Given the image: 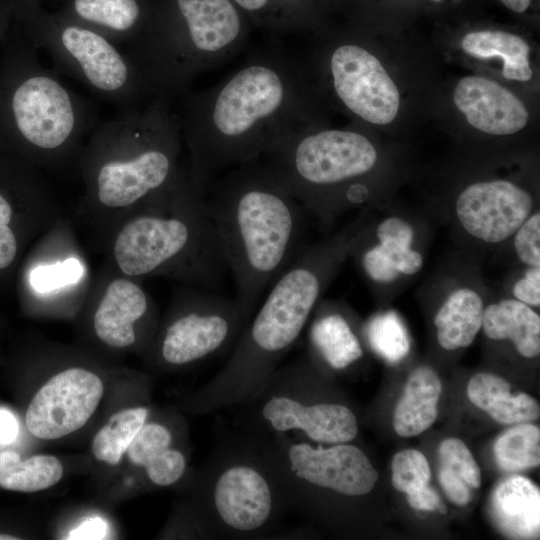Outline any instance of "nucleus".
Wrapping results in <instances>:
<instances>
[{
	"label": "nucleus",
	"mask_w": 540,
	"mask_h": 540,
	"mask_svg": "<svg viewBox=\"0 0 540 540\" xmlns=\"http://www.w3.org/2000/svg\"><path fill=\"white\" fill-rule=\"evenodd\" d=\"M173 440V434L165 424L145 422L127 448V457L133 465L144 468L173 447Z\"/></svg>",
	"instance_id": "obj_31"
},
{
	"label": "nucleus",
	"mask_w": 540,
	"mask_h": 540,
	"mask_svg": "<svg viewBox=\"0 0 540 540\" xmlns=\"http://www.w3.org/2000/svg\"><path fill=\"white\" fill-rule=\"evenodd\" d=\"M171 15L147 25L125 52L154 95L173 102L201 73L239 53L246 26L233 0H173Z\"/></svg>",
	"instance_id": "obj_6"
},
{
	"label": "nucleus",
	"mask_w": 540,
	"mask_h": 540,
	"mask_svg": "<svg viewBox=\"0 0 540 540\" xmlns=\"http://www.w3.org/2000/svg\"><path fill=\"white\" fill-rule=\"evenodd\" d=\"M103 383L83 368L66 369L53 376L33 397L26 425L37 438L52 440L80 429L96 410Z\"/></svg>",
	"instance_id": "obj_14"
},
{
	"label": "nucleus",
	"mask_w": 540,
	"mask_h": 540,
	"mask_svg": "<svg viewBox=\"0 0 540 540\" xmlns=\"http://www.w3.org/2000/svg\"><path fill=\"white\" fill-rule=\"evenodd\" d=\"M71 12L72 21L99 32L118 46H129L145 29L139 0H72Z\"/></svg>",
	"instance_id": "obj_19"
},
{
	"label": "nucleus",
	"mask_w": 540,
	"mask_h": 540,
	"mask_svg": "<svg viewBox=\"0 0 540 540\" xmlns=\"http://www.w3.org/2000/svg\"><path fill=\"white\" fill-rule=\"evenodd\" d=\"M290 511L282 487L250 434L220 442L202 473L199 515L212 539H254Z\"/></svg>",
	"instance_id": "obj_9"
},
{
	"label": "nucleus",
	"mask_w": 540,
	"mask_h": 540,
	"mask_svg": "<svg viewBox=\"0 0 540 540\" xmlns=\"http://www.w3.org/2000/svg\"><path fill=\"white\" fill-rule=\"evenodd\" d=\"M12 215L10 202L0 192V270L13 263L18 251L17 239L10 226Z\"/></svg>",
	"instance_id": "obj_37"
},
{
	"label": "nucleus",
	"mask_w": 540,
	"mask_h": 540,
	"mask_svg": "<svg viewBox=\"0 0 540 540\" xmlns=\"http://www.w3.org/2000/svg\"><path fill=\"white\" fill-rule=\"evenodd\" d=\"M316 100L308 69L279 48L257 50L220 83L186 91L174 102L191 183L205 194L222 171L257 161L318 124Z\"/></svg>",
	"instance_id": "obj_1"
},
{
	"label": "nucleus",
	"mask_w": 540,
	"mask_h": 540,
	"mask_svg": "<svg viewBox=\"0 0 540 540\" xmlns=\"http://www.w3.org/2000/svg\"><path fill=\"white\" fill-rule=\"evenodd\" d=\"M471 403L501 424H519L536 420L540 414L538 402L526 393L511 394L510 384L492 373L473 375L467 385Z\"/></svg>",
	"instance_id": "obj_24"
},
{
	"label": "nucleus",
	"mask_w": 540,
	"mask_h": 540,
	"mask_svg": "<svg viewBox=\"0 0 540 540\" xmlns=\"http://www.w3.org/2000/svg\"><path fill=\"white\" fill-rule=\"evenodd\" d=\"M453 101L470 126L487 134H515L529 121V111L523 101L485 76L469 75L460 79Z\"/></svg>",
	"instance_id": "obj_16"
},
{
	"label": "nucleus",
	"mask_w": 540,
	"mask_h": 540,
	"mask_svg": "<svg viewBox=\"0 0 540 540\" xmlns=\"http://www.w3.org/2000/svg\"><path fill=\"white\" fill-rule=\"evenodd\" d=\"M442 384L434 370L416 368L409 376L394 415L393 427L401 437H413L426 431L438 416Z\"/></svg>",
	"instance_id": "obj_20"
},
{
	"label": "nucleus",
	"mask_w": 540,
	"mask_h": 540,
	"mask_svg": "<svg viewBox=\"0 0 540 540\" xmlns=\"http://www.w3.org/2000/svg\"><path fill=\"white\" fill-rule=\"evenodd\" d=\"M491 513L497 526L512 538H536L540 530V491L528 478L510 476L491 495Z\"/></svg>",
	"instance_id": "obj_18"
},
{
	"label": "nucleus",
	"mask_w": 540,
	"mask_h": 540,
	"mask_svg": "<svg viewBox=\"0 0 540 540\" xmlns=\"http://www.w3.org/2000/svg\"><path fill=\"white\" fill-rule=\"evenodd\" d=\"M376 236L378 239L389 238L411 244L414 230L406 220L399 217H389L378 225Z\"/></svg>",
	"instance_id": "obj_40"
},
{
	"label": "nucleus",
	"mask_w": 540,
	"mask_h": 540,
	"mask_svg": "<svg viewBox=\"0 0 540 540\" xmlns=\"http://www.w3.org/2000/svg\"><path fill=\"white\" fill-rule=\"evenodd\" d=\"M497 465L505 471L516 472L536 467L540 463V430L525 423L503 432L495 441Z\"/></svg>",
	"instance_id": "obj_29"
},
{
	"label": "nucleus",
	"mask_w": 540,
	"mask_h": 540,
	"mask_svg": "<svg viewBox=\"0 0 540 540\" xmlns=\"http://www.w3.org/2000/svg\"><path fill=\"white\" fill-rule=\"evenodd\" d=\"M314 367L311 354L278 367L252 396L235 406L247 432L300 434L323 445L354 440L359 430L355 413L340 401L316 395Z\"/></svg>",
	"instance_id": "obj_10"
},
{
	"label": "nucleus",
	"mask_w": 540,
	"mask_h": 540,
	"mask_svg": "<svg viewBox=\"0 0 540 540\" xmlns=\"http://www.w3.org/2000/svg\"><path fill=\"white\" fill-rule=\"evenodd\" d=\"M187 459L184 453L174 447L169 448L145 467L148 479L156 486L166 487L179 481L185 473Z\"/></svg>",
	"instance_id": "obj_35"
},
{
	"label": "nucleus",
	"mask_w": 540,
	"mask_h": 540,
	"mask_svg": "<svg viewBox=\"0 0 540 540\" xmlns=\"http://www.w3.org/2000/svg\"><path fill=\"white\" fill-rule=\"evenodd\" d=\"M83 274V267L74 258L51 265H41L30 273V283L40 292H48L62 286L76 283Z\"/></svg>",
	"instance_id": "obj_34"
},
{
	"label": "nucleus",
	"mask_w": 540,
	"mask_h": 540,
	"mask_svg": "<svg viewBox=\"0 0 540 540\" xmlns=\"http://www.w3.org/2000/svg\"><path fill=\"white\" fill-rule=\"evenodd\" d=\"M379 243L366 249L361 256V265L366 275L377 283L394 281L399 274H416L423 265L421 254L410 248L411 244L389 239H378Z\"/></svg>",
	"instance_id": "obj_27"
},
{
	"label": "nucleus",
	"mask_w": 540,
	"mask_h": 540,
	"mask_svg": "<svg viewBox=\"0 0 540 540\" xmlns=\"http://www.w3.org/2000/svg\"><path fill=\"white\" fill-rule=\"evenodd\" d=\"M152 312L147 292L129 277L116 278L104 289L96 308L93 326L108 346L124 348L136 340L134 325Z\"/></svg>",
	"instance_id": "obj_17"
},
{
	"label": "nucleus",
	"mask_w": 540,
	"mask_h": 540,
	"mask_svg": "<svg viewBox=\"0 0 540 540\" xmlns=\"http://www.w3.org/2000/svg\"><path fill=\"white\" fill-rule=\"evenodd\" d=\"M442 465L457 473L469 487L481 485L480 468L465 443L458 438H447L439 447Z\"/></svg>",
	"instance_id": "obj_33"
},
{
	"label": "nucleus",
	"mask_w": 540,
	"mask_h": 540,
	"mask_svg": "<svg viewBox=\"0 0 540 540\" xmlns=\"http://www.w3.org/2000/svg\"><path fill=\"white\" fill-rule=\"evenodd\" d=\"M407 501L411 507L417 510L446 513V507L439 495L428 484L416 491L408 493Z\"/></svg>",
	"instance_id": "obj_41"
},
{
	"label": "nucleus",
	"mask_w": 540,
	"mask_h": 540,
	"mask_svg": "<svg viewBox=\"0 0 540 540\" xmlns=\"http://www.w3.org/2000/svg\"><path fill=\"white\" fill-rule=\"evenodd\" d=\"M391 469L394 488L406 494L427 485L431 478L425 455L416 449L397 452L392 459Z\"/></svg>",
	"instance_id": "obj_32"
},
{
	"label": "nucleus",
	"mask_w": 540,
	"mask_h": 540,
	"mask_svg": "<svg viewBox=\"0 0 540 540\" xmlns=\"http://www.w3.org/2000/svg\"><path fill=\"white\" fill-rule=\"evenodd\" d=\"M107 532V523L96 517L82 522L77 528L70 531L67 539H104Z\"/></svg>",
	"instance_id": "obj_42"
},
{
	"label": "nucleus",
	"mask_w": 540,
	"mask_h": 540,
	"mask_svg": "<svg viewBox=\"0 0 540 540\" xmlns=\"http://www.w3.org/2000/svg\"><path fill=\"white\" fill-rule=\"evenodd\" d=\"M384 2H389L388 5H391L394 1H401V0H383ZM410 1V0H408ZM422 2L423 4L426 3L430 6H443L447 0H418Z\"/></svg>",
	"instance_id": "obj_46"
},
{
	"label": "nucleus",
	"mask_w": 540,
	"mask_h": 540,
	"mask_svg": "<svg viewBox=\"0 0 540 540\" xmlns=\"http://www.w3.org/2000/svg\"><path fill=\"white\" fill-rule=\"evenodd\" d=\"M532 208L531 195L503 179L473 183L462 190L455 203L456 217L465 231L491 244L514 235Z\"/></svg>",
	"instance_id": "obj_15"
},
{
	"label": "nucleus",
	"mask_w": 540,
	"mask_h": 540,
	"mask_svg": "<svg viewBox=\"0 0 540 540\" xmlns=\"http://www.w3.org/2000/svg\"><path fill=\"white\" fill-rule=\"evenodd\" d=\"M205 199L236 288L251 317L265 291L304 251L305 208L260 161L231 168Z\"/></svg>",
	"instance_id": "obj_2"
},
{
	"label": "nucleus",
	"mask_w": 540,
	"mask_h": 540,
	"mask_svg": "<svg viewBox=\"0 0 540 540\" xmlns=\"http://www.w3.org/2000/svg\"><path fill=\"white\" fill-rule=\"evenodd\" d=\"M483 312V301L476 291H453L434 318L439 345L446 350L469 346L482 328Z\"/></svg>",
	"instance_id": "obj_25"
},
{
	"label": "nucleus",
	"mask_w": 540,
	"mask_h": 540,
	"mask_svg": "<svg viewBox=\"0 0 540 540\" xmlns=\"http://www.w3.org/2000/svg\"><path fill=\"white\" fill-rule=\"evenodd\" d=\"M317 61L325 87L344 110L374 125L394 121L400 108L399 89L371 50L358 41H335Z\"/></svg>",
	"instance_id": "obj_13"
},
{
	"label": "nucleus",
	"mask_w": 540,
	"mask_h": 540,
	"mask_svg": "<svg viewBox=\"0 0 540 540\" xmlns=\"http://www.w3.org/2000/svg\"><path fill=\"white\" fill-rule=\"evenodd\" d=\"M371 348L390 363H397L409 352L410 343L405 326L393 312L378 314L365 328Z\"/></svg>",
	"instance_id": "obj_30"
},
{
	"label": "nucleus",
	"mask_w": 540,
	"mask_h": 540,
	"mask_svg": "<svg viewBox=\"0 0 540 540\" xmlns=\"http://www.w3.org/2000/svg\"><path fill=\"white\" fill-rule=\"evenodd\" d=\"M39 20L30 27L31 44L48 53L58 74L78 80L122 113L155 96L128 55L104 35L71 19Z\"/></svg>",
	"instance_id": "obj_11"
},
{
	"label": "nucleus",
	"mask_w": 540,
	"mask_h": 540,
	"mask_svg": "<svg viewBox=\"0 0 540 540\" xmlns=\"http://www.w3.org/2000/svg\"><path fill=\"white\" fill-rule=\"evenodd\" d=\"M482 329L493 340H510L523 357L540 354V317L516 299H504L484 308Z\"/></svg>",
	"instance_id": "obj_23"
},
{
	"label": "nucleus",
	"mask_w": 540,
	"mask_h": 540,
	"mask_svg": "<svg viewBox=\"0 0 540 540\" xmlns=\"http://www.w3.org/2000/svg\"><path fill=\"white\" fill-rule=\"evenodd\" d=\"M180 296L157 345L161 361L182 367L231 351L250 318L239 303L199 290Z\"/></svg>",
	"instance_id": "obj_12"
},
{
	"label": "nucleus",
	"mask_w": 540,
	"mask_h": 540,
	"mask_svg": "<svg viewBox=\"0 0 540 540\" xmlns=\"http://www.w3.org/2000/svg\"><path fill=\"white\" fill-rule=\"evenodd\" d=\"M233 2L246 12L264 14L271 8L273 0H233Z\"/></svg>",
	"instance_id": "obj_44"
},
{
	"label": "nucleus",
	"mask_w": 540,
	"mask_h": 540,
	"mask_svg": "<svg viewBox=\"0 0 540 540\" xmlns=\"http://www.w3.org/2000/svg\"><path fill=\"white\" fill-rule=\"evenodd\" d=\"M506 9L515 14H525L530 11L535 0H497Z\"/></svg>",
	"instance_id": "obj_45"
},
{
	"label": "nucleus",
	"mask_w": 540,
	"mask_h": 540,
	"mask_svg": "<svg viewBox=\"0 0 540 540\" xmlns=\"http://www.w3.org/2000/svg\"><path fill=\"white\" fill-rule=\"evenodd\" d=\"M34 49L23 44L15 52L0 91V126L34 161L57 167L80 155L98 125V110L42 66Z\"/></svg>",
	"instance_id": "obj_7"
},
{
	"label": "nucleus",
	"mask_w": 540,
	"mask_h": 540,
	"mask_svg": "<svg viewBox=\"0 0 540 540\" xmlns=\"http://www.w3.org/2000/svg\"><path fill=\"white\" fill-rule=\"evenodd\" d=\"M146 407L120 411L107 421L92 441V452L99 460L116 465L126 452L133 438L146 422Z\"/></svg>",
	"instance_id": "obj_28"
},
{
	"label": "nucleus",
	"mask_w": 540,
	"mask_h": 540,
	"mask_svg": "<svg viewBox=\"0 0 540 540\" xmlns=\"http://www.w3.org/2000/svg\"><path fill=\"white\" fill-rule=\"evenodd\" d=\"M320 310L309 327L310 354L333 370L345 369L362 358L360 340L342 312Z\"/></svg>",
	"instance_id": "obj_21"
},
{
	"label": "nucleus",
	"mask_w": 540,
	"mask_h": 540,
	"mask_svg": "<svg viewBox=\"0 0 540 540\" xmlns=\"http://www.w3.org/2000/svg\"><path fill=\"white\" fill-rule=\"evenodd\" d=\"M137 209L113 243L124 276L165 275L207 288L219 284L228 265L205 194L191 183L188 170Z\"/></svg>",
	"instance_id": "obj_5"
},
{
	"label": "nucleus",
	"mask_w": 540,
	"mask_h": 540,
	"mask_svg": "<svg viewBox=\"0 0 540 540\" xmlns=\"http://www.w3.org/2000/svg\"><path fill=\"white\" fill-rule=\"evenodd\" d=\"M181 139L173 101L165 95L98 124L79 155L89 199L107 209L149 201L184 170L178 164Z\"/></svg>",
	"instance_id": "obj_4"
},
{
	"label": "nucleus",
	"mask_w": 540,
	"mask_h": 540,
	"mask_svg": "<svg viewBox=\"0 0 540 540\" xmlns=\"http://www.w3.org/2000/svg\"><path fill=\"white\" fill-rule=\"evenodd\" d=\"M60 461L51 455H35L22 460L15 451L0 453V487L19 492H35L55 485L62 477Z\"/></svg>",
	"instance_id": "obj_26"
},
{
	"label": "nucleus",
	"mask_w": 540,
	"mask_h": 540,
	"mask_svg": "<svg viewBox=\"0 0 540 540\" xmlns=\"http://www.w3.org/2000/svg\"><path fill=\"white\" fill-rule=\"evenodd\" d=\"M347 246L349 239L343 236L304 250L275 279L227 362L197 394L196 411L235 407L262 386L300 337Z\"/></svg>",
	"instance_id": "obj_3"
},
{
	"label": "nucleus",
	"mask_w": 540,
	"mask_h": 540,
	"mask_svg": "<svg viewBox=\"0 0 540 540\" xmlns=\"http://www.w3.org/2000/svg\"><path fill=\"white\" fill-rule=\"evenodd\" d=\"M19 425L14 414L0 407V445H9L17 439Z\"/></svg>",
	"instance_id": "obj_43"
},
{
	"label": "nucleus",
	"mask_w": 540,
	"mask_h": 540,
	"mask_svg": "<svg viewBox=\"0 0 540 540\" xmlns=\"http://www.w3.org/2000/svg\"><path fill=\"white\" fill-rule=\"evenodd\" d=\"M17 537L6 535V534H0V540H16Z\"/></svg>",
	"instance_id": "obj_47"
},
{
	"label": "nucleus",
	"mask_w": 540,
	"mask_h": 540,
	"mask_svg": "<svg viewBox=\"0 0 540 540\" xmlns=\"http://www.w3.org/2000/svg\"><path fill=\"white\" fill-rule=\"evenodd\" d=\"M438 479L445 494L454 504L464 506L470 501L471 493L468 484L453 470L442 465Z\"/></svg>",
	"instance_id": "obj_38"
},
{
	"label": "nucleus",
	"mask_w": 540,
	"mask_h": 540,
	"mask_svg": "<svg viewBox=\"0 0 540 540\" xmlns=\"http://www.w3.org/2000/svg\"><path fill=\"white\" fill-rule=\"evenodd\" d=\"M514 248L520 261L540 267V214L530 215L514 233Z\"/></svg>",
	"instance_id": "obj_36"
},
{
	"label": "nucleus",
	"mask_w": 540,
	"mask_h": 540,
	"mask_svg": "<svg viewBox=\"0 0 540 540\" xmlns=\"http://www.w3.org/2000/svg\"><path fill=\"white\" fill-rule=\"evenodd\" d=\"M462 50L477 59L500 58L504 78L527 82L533 76L530 46L520 35L503 29L479 28L466 32L461 40Z\"/></svg>",
	"instance_id": "obj_22"
},
{
	"label": "nucleus",
	"mask_w": 540,
	"mask_h": 540,
	"mask_svg": "<svg viewBox=\"0 0 540 540\" xmlns=\"http://www.w3.org/2000/svg\"><path fill=\"white\" fill-rule=\"evenodd\" d=\"M377 160L375 145L363 133L318 124L285 137L260 158L306 211L323 220L356 200L358 181Z\"/></svg>",
	"instance_id": "obj_8"
},
{
	"label": "nucleus",
	"mask_w": 540,
	"mask_h": 540,
	"mask_svg": "<svg viewBox=\"0 0 540 540\" xmlns=\"http://www.w3.org/2000/svg\"><path fill=\"white\" fill-rule=\"evenodd\" d=\"M513 294L516 300L529 306L540 305V267H530L523 278L519 279L514 287Z\"/></svg>",
	"instance_id": "obj_39"
}]
</instances>
